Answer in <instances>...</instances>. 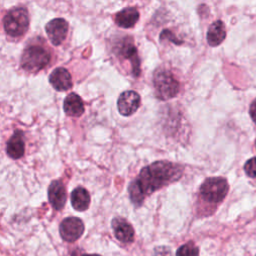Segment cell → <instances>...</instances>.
I'll return each instance as SVG.
<instances>
[{"label": "cell", "mask_w": 256, "mask_h": 256, "mask_svg": "<svg viewBox=\"0 0 256 256\" xmlns=\"http://www.w3.org/2000/svg\"><path fill=\"white\" fill-rule=\"evenodd\" d=\"M182 172L180 165L167 161L154 162L144 167L129 186L131 201L140 205L147 195L179 179Z\"/></svg>", "instance_id": "cell-1"}, {"label": "cell", "mask_w": 256, "mask_h": 256, "mask_svg": "<svg viewBox=\"0 0 256 256\" xmlns=\"http://www.w3.org/2000/svg\"><path fill=\"white\" fill-rule=\"evenodd\" d=\"M153 84L156 96L161 100H168L177 95L179 91V83L173 74L165 69L155 71L153 76Z\"/></svg>", "instance_id": "cell-2"}, {"label": "cell", "mask_w": 256, "mask_h": 256, "mask_svg": "<svg viewBox=\"0 0 256 256\" xmlns=\"http://www.w3.org/2000/svg\"><path fill=\"white\" fill-rule=\"evenodd\" d=\"M50 61V54L49 52L39 46V45H32L27 47L21 58V66L24 70L28 72H38Z\"/></svg>", "instance_id": "cell-3"}, {"label": "cell", "mask_w": 256, "mask_h": 256, "mask_svg": "<svg viewBox=\"0 0 256 256\" xmlns=\"http://www.w3.org/2000/svg\"><path fill=\"white\" fill-rule=\"evenodd\" d=\"M4 29L10 36L18 37L24 34L29 27V14L25 8L10 10L3 19Z\"/></svg>", "instance_id": "cell-4"}, {"label": "cell", "mask_w": 256, "mask_h": 256, "mask_svg": "<svg viewBox=\"0 0 256 256\" xmlns=\"http://www.w3.org/2000/svg\"><path fill=\"white\" fill-rule=\"evenodd\" d=\"M228 192V183L224 178L212 177L206 179L200 188L204 200L211 203L221 202Z\"/></svg>", "instance_id": "cell-5"}, {"label": "cell", "mask_w": 256, "mask_h": 256, "mask_svg": "<svg viewBox=\"0 0 256 256\" xmlns=\"http://www.w3.org/2000/svg\"><path fill=\"white\" fill-rule=\"evenodd\" d=\"M59 232L63 240L74 242L82 236L84 232V224L82 220L77 217H68L61 222Z\"/></svg>", "instance_id": "cell-6"}, {"label": "cell", "mask_w": 256, "mask_h": 256, "mask_svg": "<svg viewBox=\"0 0 256 256\" xmlns=\"http://www.w3.org/2000/svg\"><path fill=\"white\" fill-rule=\"evenodd\" d=\"M68 32V23L62 18H56L46 25V33L53 45H60L66 38Z\"/></svg>", "instance_id": "cell-7"}, {"label": "cell", "mask_w": 256, "mask_h": 256, "mask_svg": "<svg viewBox=\"0 0 256 256\" xmlns=\"http://www.w3.org/2000/svg\"><path fill=\"white\" fill-rule=\"evenodd\" d=\"M140 106V96L135 91H125L121 93L117 101V107L121 115L130 116L137 111Z\"/></svg>", "instance_id": "cell-8"}, {"label": "cell", "mask_w": 256, "mask_h": 256, "mask_svg": "<svg viewBox=\"0 0 256 256\" xmlns=\"http://www.w3.org/2000/svg\"><path fill=\"white\" fill-rule=\"evenodd\" d=\"M48 198L52 207L56 210H61L66 202V190L62 182L54 180L48 188Z\"/></svg>", "instance_id": "cell-9"}, {"label": "cell", "mask_w": 256, "mask_h": 256, "mask_svg": "<svg viewBox=\"0 0 256 256\" xmlns=\"http://www.w3.org/2000/svg\"><path fill=\"white\" fill-rule=\"evenodd\" d=\"M50 84L58 91H66L72 87V78L67 69L59 67L49 76Z\"/></svg>", "instance_id": "cell-10"}, {"label": "cell", "mask_w": 256, "mask_h": 256, "mask_svg": "<svg viewBox=\"0 0 256 256\" xmlns=\"http://www.w3.org/2000/svg\"><path fill=\"white\" fill-rule=\"evenodd\" d=\"M112 228L115 237L119 241L130 243L134 240V229L125 219L114 218L112 221Z\"/></svg>", "instance_id": "cell-11"}, {"label": "cell", "mask_w": 256, "mask_h": 256, "mask_svg": "<svg viewBox=\"0 0 256 256\" xmlns=\"http://www.w3.org/2000/svg\"><path fill=\"white\" fill-rule=\"evenodd\" d=\"M25 144L23 140V133L20 130L14 132L7 142L6 152L12 159L21 158L25 152Z\"/></svg>", "instance_id": "cell-12"}, {"label": "cell", "mask_w": 256, "mask_h": 256, "mask_svg": "<svg viewBox=\"0 0 256 256\" xmlns=\"http://www.w3.org/2000/svg\"><path fill=\"white\" fill-rule=\"evenodd\" d=\"M64 112L68 116L79 117L84 112V104L80 96L76 93H70L64 100L63 103Z\"/></svg>", "instance_id": "cell-13"}, {"label": "cell", "mask_w": 256, "mask_h": 256, "mask_svg": "<svg viewBox=\"0 0 256 256\" xmlns=\"http://www.w3.org/2000/svg\"><path fill=\"white\" fill-rule=\"evenodd\" d=\"M139 19V12L135 8H125L119 11L115 16V22L122 28H130L135 25Z\"/></svg>", "instance_id": "cell-14"}, {"label": "cell", "mask_w": 256, "mask_h": 256, "mask_svg": "<svg viewBox=\"0 0 256 256\" xmlns=\"http://www.w3.org/2000/svg\"><path fill=\"white\" fill-rule=\"evenodd\" d=\"M226 37L225 26L222 21L217 20L213 22L207 32V41L210 46H218L223 42Z\"/></svg>", "instance_id": "cell-15"}, {"label": "cell", "mask_w": 256, "mask_h": 256, "mask_svg": "<svg viewBox=\"0 0 256 256\" xmlns=\"http://www.w3.org/2000/svg\"><path fill=\"white\" fill-rule=\"evenodd\" d=\"M71 204L77 211H85L90 204V195L83 187L74 189L71 193Z\"/></svg>", "instance_id": "cell-16"}, {"label": "cell", "mask_w": 256, "mask_h": 256, "mask_svg": "<svg viewBox=\"0 0 256 256\" xmlns=\"http://www.w3.org/2000/svg\"><path fill=\"white\" fill-rule=\"evenodd\" d=\"M120 54L126 58V59H130L132 61V63L134 64V73L137 76L139 73V60L137 57V51L134 47V45L128 41H124V43L122 44L121 48H120Z\"/></svg>", "instance_id": "cell-17"}, {"label": "cell", "mask_w": 256, "mask_h": 256, "mask_svg": "<svg viewBox=\"0 0 256 256\" xmlns=\"http://www.w3.org/2000/svg\"><path fill=\"white\" fill-rule=\"evenodd\" d=\"M176 256H199V249L192 242H189L178 248Z\"/></svg>", "instance_id": "cell-18"}, {"label": "cell", "mask_w": 256, "mask_h": 256, "mask_svg": "<svg viewBox=\"0 0 256 256\" xmlns=\"http://www.w3.org/2000/svg\"><path fill=\"white\" fill-rule=\"evenodd\" d=\"M244 170L246 174L251 177V178H256V157H253L249 159L245 165H244Z\"/></svg>", "instance_id": "cell-19"}, {"label": "cell", "mask_w": 256, "mask_h": 256, "mask_svg": "<svg viewBox=\"0 0 256 256\" xmlns=\"http://www.w3.org/2000/svg\"><path fill=\"white\" fill-rule=\"evenodd\" d=\"M250 116L252 120L256 123V99L250 105Z\"/></svg>", "instance_id": "cell-20"}, {"label": "cell", "mask_w": 256, "mask_h": 256, "mask_svg": "<svg viewBox=\"0 0 256 256\" xmlns=\"http://www.w3.org/2000/svg\"><path fill=\"white\" fill-rule=\"evenodd\" d=\"M83 256H100V255H98V254H85Z\"/></svg>", "instance_id": "cell-21"}]
</instances>
